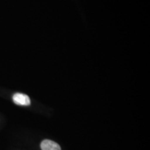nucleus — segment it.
Masks as SVG:
<instances>
[{"instance_id":"f257e3e1","label":"nucleus","mask_w":150,"mask_h":150,"mask_svg":"<svg viewBox=\"0 0 150 150\" xmlns=\"http://www.w3.org/2000/svg\"><path fill=\"white\" fill-rule=\"evenodd\" d=\"M13 100L15 104L20 106H29L31 104V100L29 96L22 93H16L13 97Z\"/></svg>"},{"instance_id":"f03ea898","label":"nucleus","mask_w":150,"mask_h":150,"mask_svg":"<svg viewBox=\"0 0 150 150\" xmlns=\"http://www.w3.org/2000/svg\"><path fill=\"white\" fill-rule=\"evenodd\" d=\"M40 147L42 150H61L59 144L50 140H45L41 142Z\"/></svg>"}]
</instances>
